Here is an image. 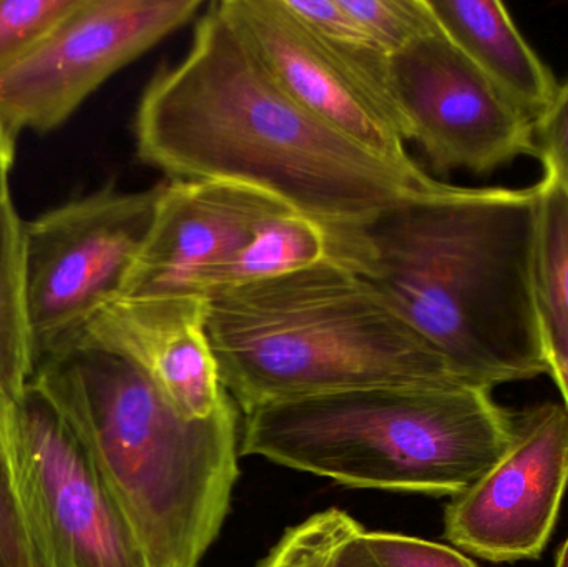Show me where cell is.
<instances>
[{
	"label": "cell",
	"mask_w": 568,
	"mask_h": 567,
	"mask_svg": "<svg viewBox=\"0 0 568 567\" xmlns=\"http://www.w3.org/2000/svg\"><path fill=\"white\" fill-rule=\"evenodd\" d=\"M407 142L434 172L483 175L536 156L534 122L437 26L390 57Z\"/></svg>",
	"instance_id": "9"
},
{
	"label": "cell",
	"mask_w": 568,
	"mask_h": 567,
	"mask_svg": "<svg viewBox=\"0 0 568 567\" xmlns=\"http://www.w3.org/2000/svg\"><path fill=\"white\" fill-rule=\"evenodd\" d=\"M537 159L568 193V82L559 87L549 109L534 122Z\"/></svg>",
	"instance_id": "21"
},
{
	"label": "cell",
	"mask_w": 568,
	"mask_h": 567,
	"mask_svg": "<svg viewBox=\"0 0 568 567\" xmlns=\"http://www.w3.org/2000/svg\"><path fill=\"white\" fill-rule=\"evenodd\" d=\"M203 0H82L16 65L0 73V126L17 139L62 125L110 77L192 23Z\"/></svg>",
	"instance_id": "8"
},
{
	"label": "cell",
	"mask_w": 568,
	"mask_h": 567,
	"mask_svg": "<svg viewBox=\"0 0 568 567\" xmlns=\"http://www.w3.org/2000/svg\"><path fill=\"white\" fill-rule=\"evenodd\" d=\"M0 456L37 567H155L79 436L33 382L0 403Z\"/></svg>",
	"instance_id": "6"
},
{
	"label": "cell",
	"mask_w": 568,
	"mask_h": 567,
	"mask_svg": "<svg viewBox=\"0 0 568 567\" xmlns=\"http://www.w3.org/2000/svg\"><path fill=\"white\" fill-rule=\"evenodd\" d=\"M220 6L291 99L373 152L416 162L383 107L282 0H220Z\"/></svg>",
	"instance_id": "12"
},
{
	"label": "cell",
	"mask_w": 568,
	"mask_h": 567,
	"mask_svg": "<svg viewBox=\"0 0 568 567\" xmlns=\"http://www.w3.org/2000/svg\"><path fill=\"white\" fill-rule=\"evenodd\" d=\"M516 419L464 383L351 389L248 413L240 455L349 488L454 498L506 453Z\"/></svg>",
	"instance_id": "5"
},
{
	"label": "cell",
	"mask_w": 568,
	"mask_h": 567,
	"mask_svg": "<svg viewBox=\"0 0 568 567\" xmlns=\"http://www.w3.org/2000/svg\"><path fill=\"white\" fill-rule=\"evenodd\" d=\"M13 145H16V139L0 126V196L10 193L9 180L13 165V150H16Z\"/></svg>",
	"instance_id": "23"
},
{
	"label": "cell",
	"mask_w": 568,
	"mask_h": 567,
	"mask_svg": "<svg viewBox=\"0 0 568 567\" xmlns=\"http://www.w3.org/2000/svg\"><path fill=\"white\" fill-rule=\"evenodd\" d=\"M75 343L132 360L185 418H210L229 398L210 342L205 296H120Z\"/></svg>",
	"instance_id": "13"
},
{
	"label": "cell",
	"mask_w": 568,
	"mask_h": 567,
	"mask_svg": "<svg viewBox=\"0 0 568 567\" xmlns=\"http://www.w3.org/2000/svg\"><path fill=\"white\" fill-rule=\"evenodd\" d=\"M206 326L223 388L245 415L351 389L464 383L369 279L339 266L210 296Z\"/></svg>",
	"instance_id": "4"
},
{
	"label": "cell",
	"mask_w": 568,
	"mask_h": 567,
	"mask_svg": "<svg viewBox=\"0 0 568 567\" xmlns=\"http://www.w3.org/2000/svg\"><path fill=\"white\" fill-rule=\"evenodd\" d=\"M367 533L349 513L324 509L287 528L258 567H379Z\"/></svg>",
	"instance_id": "17"
},
{
	"label": "cell",
	"mask_w": 568,
	"mask_h": 567,
	"mask_svg": "<svg viewBox=\"0 0 568 567\" xmlns=\"http://www.w3.org/2000/svg\"><path fill=\"white\" fill-rule=\"evenodd\" d=\"M568 486V412L542 403L517 415L509 448L454 496L444 536L484 561H534L542 556Z\"/></svg>",
	"instance_id": "10"
},
{
	"label": "cell",
	"mask_w": 568,
	"mask_h": 567,
	"mask_svg": "<svg viewBox=\"0 0 568 567\" xmlns=\"http://www.w3.org/2000/svg\"><path fill=\"white\" fill-rule=\"evenodd\" d=\"M163 183L113 185L26 222V275L37 363L72 345L122 295L152 225Z\"/></svg>",
	"instance_id": "7"
},
{
	"label": "cell",
	"mask_w": 568,
	"mask_h": 567,
	"mask_svg": "<svg viewBox=\"0 0 568 567\" xmlns=\"http://www.w3.org/2000/svg\"><path fill=\"white\" fill-rule=\"evenodd\" d=\"M0 567H37L0 456Z\"/></svg>",
	"instance_id": "22"
},
{
	"label": "cell",
	"mask_w": 568,
	"mask_h": 567,
	"mask_svg": "<svg viewBox=\"0 0 568 567\" xmlns=\"http://www.w3.org/2000/svg\"><path fill=\"white\" fill-rule=\"evenodd\" d=\"M26 275V222L0 196V403L20 398L36 373Z\"/></svg>",
	"instance_id": "15"
},
{
	"label": "cell",
	"mask_w": 568,
	"mask_h": 567,
	"mask_svg": "<svg viewBox=\"0 0 568 567\" xmlns=\"http://www.w3.org/2000/svg\"><path fill=\"white\" fill-rule=\"evenodd\" d=\"M82 0H0V73L39 47Z\"/></svg>",
	"instance_id": "18"
},
{
	"label": "cell",
	"mask_w": 568,
	"mask_h": 567,
	"mask_svg": "<svg viewBox=\"0 0 568 567\" xmlns=\"http://www.w3.org/2000/svg\"><path fill=\"white\" fill-rule=\"evenodd\" d=\"M367 543L379 567H479L459 549L416 536L369 531Z\"/></svg>",
	"instance_id": "20"
},
{
	"label": "cell",
	"mask_w": 568,
	"mask_h": 567,
	"mask_svg": "<svg viewBox=\"0 0 568 567\" xmlns=\"http://www.w3.org/2000/svg\"><path fill=\"white\" fill-rule=\"evenodd\" d=\"M133 133L139 159L170 180L239 183L339 229H366L446 183L291 99L220 2L196 19L185 55L143 90Z\"/></svg>",
	"instance_id": "1"
},
{
	"label": "cell",
	"mask_w": 568,
	"mask_h": 567,
	"mask_svg": "<svg viewBox=\"0 0 568 567\" xmlns=\"http://www.w3.org/2000/svg\"><path fill=\"white\" fill-rule=\"evenodd\" d=\"M291 206L216 180L163 183L152 225L120 296L200 295L260 226ZM119 296V298H120Z\"/></svg>",
	"instance_id": "11"
},
{
	"label": "cell",
	"mask_w": 568,
	"mask_h": 567,
	"mask_svg": "<svg viewBox=\"0 0 568 567\" xmlns=\"http://www.w3.org/2000/svg\"><path fill=\"white\" fill-rule=\"evenodd\" d=\"M549 376L554 379V383H556L557 388H559L560 395H562L564 406H566L568 412V346L566 352L550 360Z\"/></svg>",
	"instance_id": "24"
},
{
	"label": "cell",
	"mask_w": 568,
	"mask_h": 567,
	"mask_svg": "<svg viewBox=\"0 0 568 567\" xmlns=\"http://www.w3.org/2000/svg\"><path fill=\"white\" fill-rule=\"evenodd\" d=\"M556 567H568V536L560 546L559 553H557Z\"/></svg>",
	"instance_id": "25"
},
{
	"label": "cell",
	"mask_w": 568,
	"mask_h": 567,
	"mask_svg": "<svg viewBox=\"0 0 568 567\" xmlns=\"http://www.w3.org/2000/svg\"><path fill=\"white\" fill-rule=\"evenodd\" d=\"M390 55L436 29L429 0H343Z\"/></svg>",
	"instance_id": "19"
},
{
	"label": "cell",
	"mask_w": 568,
	"mask_h": 567,
	"mask_svg": "<svg viewBox=\"0 0 568 567\" xmlns=\"http://www.w3.org/2000/svg\"><path fill=\"white\" fill-rule=\"evenodd\" d=\"M440 29L487 79L536 122L560 83L497 0H429Z\"/></svg>",
	"instance_id": "14"
},
{
	"label": "cell",
	"mask_w": 568,
	"mask_h": 567,
	"mask_svg": "<svg viewBox=\"0 0 568 567\" xmlns=\"http://www.w3.org/2000/svg\"><path fill=\"white\" fill-rule=\"evenodd\" d=\"M32 382L79 436L153 565L200 567L240 476L232 396L210 418H185L132 360L87 343L40 360Z\"/></svg>",
	"instance_id": "3"
},
{
	"label": "cell",
	"mask_w": 568,
	"mask_h": 567,
	"mask_svg": "<svg viewBox=\"0 0 568 567\" xmlns=\"http://www.w3.org/2000/svg\"><path fill=\"white\" fill-rule=\"evenodd\" d=\"M537 209L539 182L444 183L367 226L371 282L467 385L549 375L532 286Z\"/></svg>",
	"instance_id": "2"
},
{
	"label": "cell",
	"mask_w": 568,
	"mask_h": 567,
	"mask_svg": "<svg viewBox=\"0 0 568 567\" xmlns=\"http://www.w3.org/2000/svg\"><path fill=\"white\" fill-rule=\"evenodd\" d=\"M532 286L550 363L568 346V193L549 172L539 182Z\"/></svg>",
	"instance_id": "16"
}]
</instances>
